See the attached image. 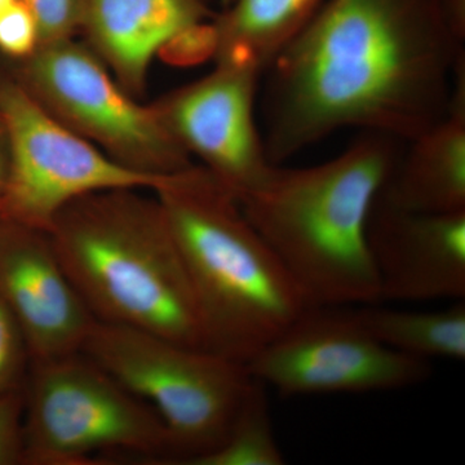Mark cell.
I'll use <instances>...</instances> for the list:
<instances>
[{"label":"cell","mask_w":465,"mask_h":465,"mask_svg":"<svg viewBox=\"0 0 465 465\" xmlns=\"http://www.w3.org/2000/svg\"><path fill=\"white\" fill-rule=\"evenodd\" d=\"M327 0H231L213 20L216 64L260 75L317 16Z\"/></svg>","instance_id":"cell-15"},{"label":"cell","mask_w":465,"mask_h":465,"mask_svg":"<svg viewBox=\"0 0 465 465\" xmlns=\"http://www.w3.org/2000/svg\"><path fill=\"white\" fill-rule=\"evenodd\" d=\"M260 79L255 70L216 64L211 74L155 104L180 146L237 198L273 164L256 122Z\"/></svg>","instance_id":"cell-10"},{"label":"cell","mask_w":465,"mask_h":465,"mask_svg":"<svg viewBox=\"0 0 465 465\" xmlns=\"http://www.w3.org/2000/svg\"><path fill=\"white\" fill-rule=\"evenodd\" d=\"M269 412L265 385L256 381L224 440L191 465H283Z\"/></svg>","instance_id":"cell-17"},{"label":"cell","mask_w":465,"mask_h":465,"mask_svg":"<svg viewBox=\"0 0 465 465\" xmlns=\"http://www.w3.org/2000/svg\"><path fill=\"white\" fill-rule=\"evenodd\" d=\"M39 45V27L32 9L24 0H16L0 14V54L16 61L25 60Z\"/></svg>","instance_id":"cell-18"},{"label":"cell","mask_w":465,"mask_h":465,"mask_svg":"<svg viewBox=\"0 0 465 465\" xmlns=\"http://www.w3.org/2000/svg\"><path fill=\"white\" fill-rule=\"evenodd\" d=\"M217 2L220 3V5H222L223 8L226 7V5L231 3V0H217Z\"/></svg>","instance_id":"cell-24"},{"label":"cell","mask_w":465,"mask_h":465,"mask_svg":"<svg viewBox=\"0 0 465 465\" xmlns=\"http://www.w3.org/2000/svg\"><path fill=\"white\" fill-rule=\"evenodd\" d=\"M188 271L204 348L247 362L309 307L238 198L203 166L153 189Z\"/></svg>","instance_id":"cell-3"},{"label":"cell","mask_w":465,"mask_h":465,"mask_svg":"<svg viewBox=\"0 0 465 465\" xmlns=\"http://www.w3.org/2000/svg\"><path fill=\"white\" fill-rule=\"evenodd\" d=\"M39 27L41 45L66 41L79 34L82 0H24Z\"/></svg>","instance_id":"cell-19"},{"label":"cell","mask_w":465,"mask_h":465,"mask_svg":"<svg viewBox=\"0 0 465 465\" xmlns=\"http://www.w3.org/2000/svg\"><path fill=\"white\" fill-rule=\"evenodd\" d=\"M216 14L213 0H82L79 34L134 97L145 91L162 48Z\"/></svg>","instance_id":"cell-13"},{"label":"cell","mask_w":465,"mask_h":465,"mask_svg":"<svg viewBox=\"0 0 465 465\" xmlns=\"http://www.w3.org/2000/svg\"><path fill=\"white\" fill-rule=\"evenodd\" d=\"M0 121L8 143V173L0 216L50 232L57 213L84 195L110 189L157 188L166 176L122 166L48 114L18 82L0 70Z\"/></svg>","instance_id":"cell-8"},{"label":"cell","mask_w":465,"mask_h":465,"mask_svg":"<svg viewBox=\"0 0 465 465\" xmlns=\"http://www.w3.org/2000/svg\"><path fill=\"white\" fill-rule=\"evenodd\" d=\"M349 308L376 341L405 356L428 362L465 360L464 300L440 311H406L381 307V302Z\"/></svg>","instance_id":"cell-16"},{"label":"cell","mask_w":465,"mask_h":465,"mask_svg":"<svg viewBox=\"0 0 465 465\" xmlns=\"http://www.w3.org/2000/svg\"><path fill=\"white\" fill-rule=\"evenodd\" d=\"M26 354L30 356L23 331L0 299V396L14 391L12 388L23 371Z\"/></svg>","instance_id":"cell-20"},{"label":"cell","mask_w":465,"mask_h":465,"mask_svg":"<svg viewBox=\"0 0 465 465\" xmlns=\"http://www.w3.org/2000/svg\"><path fill=\"white\" fill-rule=\"evenodd\" d=\"M8 173V143L5 127L0 121V193L5 186Z\"/></svg>","instance_id":"cell-22"},{"label":"cell","mask_w":465,"mask_h":465,"mask_svg":"<svg viewBox=\"0 0 465 465\" xmlns=\"http://www.w3.org/2000/svg\"><path fill=\"white\" fill-rule=\"evenodd\" d=\"M81 353L154 409L180 464L224 440L255 381L244 363L215 351L99 321Z\"/></svg>","instance_id":"cell-5"},{"label":"cell","mask_w":465,"mask_h":465,"mask_svg":"<svg viewBox=\"0 0 465 465\" xmlns=\"http://www.w3.org/2000/svg\"><path fill=\"white\" fill-rule=\"evenodd\" d=\"M3 220L0 299L23 331L33 362L81 353L96 320L67 277L50 234Z\"/></svg>","instance_id":"cell-11"},{"label":"cell","mask_w":465,"mask_h":465,"mask_svg":"<svg viewBox=\"0 0 465 465\" xmlns=\"http://www.w3.org/2000/svg\"><path fill=\"white\" fill-rule=\"evenodd\" d=\"M17 63L15 76L48 114L99 143L122 166L167 176L194 164L157 106L137 104L88 45L74 39L47 43Z\"/></svg>","instance_id":"cell-7"},{"label":"cell","mask_w":465,"mask_h":465,"mask_svg":"<svg viewBox=\"0 0 465 465\" xmlns=\"http://www.w3.org/2000/svg\"><path fill=\"white\" fill-rule=\"evenodd\" d=\"M400 143L384 134L361 133L348 149L323 163L272 164L238 198L309 307L381 302L369 223L402 154Z\"/></svg>","instance_id":"cell-2"},{"label":"cell","mask_w":465,"mask_h":465,"mask_svg":"<svg viewBox=\"0 0 465 465\" xmlns=\"http://www.w3.org/2000/svg\"><path fill=\"white\" fill-rule=\"evenodd\" d=\"M369 246L381 302L465 299V211L412 213L378 198Z\"/></svg>","instance_id":"cell-12"},{"label":"cell","mask_w":465,"mask_h":465,"mask_svg":"<svg viewBox=\"0 0 465 465\" xmlns=\"http://www.w3.org/2000/svg\"><path fill=\"white\" fill-rule=\"evenodd\" d=\"M24 400L20 394L0 396V465L24 460V427L21 428V411Z\"/></svg>","instance_id":"cell-21"},{"label":"cell","mask_w":465,"mask_h":465,"mask_svg":"<svg viewBox=\"0 0 465 465\" xmlns=\"http://www.w3.org/2000/svg\"><path fill=\"white\" fill-rule=\"evenodd\" d=\"M15 2H16V0H0V14H2L3 11H5L9 5H14Z\"/></svg>","instance_id":"cell-23"},{"label":"cell","mask_w":465,"mask_h":465,"mask_svg":"<svg viewBox=\"0 0 465 465\" xmlns=\"http://www.w3.org/2000/svg\"><path fill=\"white\" fill-rule=\"evenodd\" d=\"M24 460L78 464L92 454L133 452L171 460L163 421L84 353L33 362Z\"/></svg>","instance_id":"cell-6"},{"label":"cell","mask_w":465,"mask_h":465,"mask_svg":"<svg viewBox=\"0 0 465 465\" xmlns=\"http://www.w3.org/2000/svg\"><path fill=\"white\" fill-rule=\"evenodd\" d=\"M464 41L445 0H327L260 79L269 162L344 130L420 136L448 114Z\"/></svg>","instance_id":"cell-1"},{"label":"cell","mask_w":465,"mask_h":465,"mask_svg":"<svg viewBox=\"0 0 465 465\" xmlns=\"http://www.w3.org/2000/svg\"><path fill=\"white\" fill-rule=\"evenodd\" d=\"M91 193L66 204L48 234L76 292L99 322L204 348L188 271L157 197Z\"/></svg>","instance_id":"cell-4"},{"label":"cell","mask_w":465,"mask_h":465,"mask_svg":"<svg viewBox=\"0 0 465 465\" xmlns=\"http://www.w3.org/2000/svg\"><path fill=\"white\" fill-rule=\"evenodd\" d=\"M282 396L406 390L428 381L430 362L376 341L349 307H308L246 363Z\"/></svg>","instance_id":"cell-9"},{"label":"cell","mask_w":465,"mask_h":465,"mask_svg":"<svg viewBox=\"0 0 465 465\" xmlns=\"http://www.w3.org/2000/svg\"><path fill=\"white\" fill-rule=\"evenodd\" d=\"M409 143L379 200L412 213L465 211V61L448 114Z\"/></svg>","instance_id":"cell-14"}]
</instances>
